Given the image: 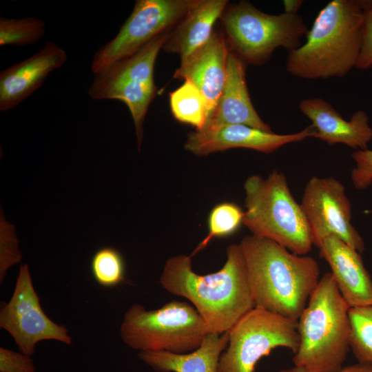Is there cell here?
Listing matches in <instances>:
<instances>
[{
    "label": "cell",
    "mask_w": 372,
    "mask_h": 372,
    "mask_svg": "<svg viewBox=\"0 0 372 372\" xmlns=\"http://www.w3.org/2000/svg\"><path fill=\"white\" fill-rule=\"evenodd\" d=\"M244 190L243 224L252 235L273 240L298 255L311 250L309 226L282 172L273 170L265 178L251 175L245 180Z\"/></svg>",
    "instance_id": "5b68a950"
},
{
    "label": "cell",
    "mask_w": 372,
    "mask_h": 372,
    "mask_svg": "<svg viewBox=\"0 0 372 372\" xmlns=\"http://www.w3.org/2000/svg\"><path fill=\"white\" fill-rule=\"evenodd\" d=\"M285 12L289 14H297V11L302 4V0H286L283 1Z\"/></svg>",
    "instance_id": "4dcf8cb0"
},
{
    "label": "cell",
    "mask_w": 372,
    "mask_h": 372,
    "mask_svg": "<svg viewBox=\"0 0 372 372\" xmlns=\"http://www.w3.org/2000/svg\"><path fill=\"white\" fill-rule=\"evenodd\" d=\"M90 271L99 285L114 287L125 280V260L121 252L114 247H103L93 254Z\"/></svg>",
    "instance_id": "cb8c5ba5"
},
{
    "label": "cell",
    "mask_w": 372,
    "mask_h": 372,
    "mask_svg": "<svg viewBox=\"0 0 372 372\" xmlns=\"http://www.w3.org/2000/svg\"><path fill=\"white\" fill-rule=\"evenodd\" d=\"M246 66L247 64L238 56L229 51L226 63V80L222 94L214 113L201 130L224 125L241 124L273 132L252 105L246 83Z\"/></svg>",
    "instance_id": "ac0fdd59"
},
{
    "label": "cell",
    "mask_w": 372,
    "mask_h": 372,
    "mask_svg": "<svg viewBox=\"0 0 372 372\" xmlns=\"http://www.w3.org/2000/svg\"><path fill=\"white\" fill-rule=\"evenodd\" d=\"M369 1H329L316 17L306 42L289 52L287 72L309 80L347 75L359 57Z\"/></svg>",
    "instance_id": "3957f363"
},
{
    "label": "cell",
    "mask_w": 372,
    "mask_h": 372,
    "mask_svg": "<svg viewBox=\"0 0 372 372\" xmlns=\"http://www.w3.org/2000/svg\"><path fill=\"white\" fill-rule=\"evenodd\" d=\"M300 111L309 118L315 130L314 137L329 145L344 144L358 149H366L372 139V127L365 112L358 110L349 121L327 101L321 98H309L300 102Z\"/></svg>",
    "instance_id": "e0dca14e"
},
{
    "label": "cell",
    "mask_w": 372,
    "mask_h": 372,
    "mask_svg": "<svg viewBox=\"0 0 372 372\" xmlns=\"http://www.w3.org/2000/svg\"><path fill=\"white\" fill-rule=\"evenodd\" d=\"M372 67V0H370L366 10L362 41L359 57L355 68L367 70Z\"/></svg>",
    "instance_id": "f1b7e54d"
},
{
    "label": "cell",
    "mask_w": 372,
    "mask_h": 372,
    "mask_svg": "<svg viewBox=\"0 0 372 372\" xmlns=\"http://www.w3.org/2000/svg\"><path fill=\"white\" fill-rule=\"evenodd\" d=\"M0 327L10 334L21 353L30 356L39 342L56 340L70 345L72 341L66 327L43 311L27 264L20 266L11 298L1 308Z\"/></svg>",
    "instance_id": "8fae6325"
},
{
    "label": "cell",
    "mask_w": 372,
    "mask_h": 372,
    "mask_svg": "<svg viewBox=\"0 0 372 372\" xmlns=\"http://www.w3.org/2000/svg\"><path fill=\"white\" fill-rule=\"evenodd\" d=\"M169 103L174 117L183 123L201 130L207 118L205 99L190 81H185L178 88L169 93Z\"/></svg>",
    "instance_id": "44dd1931"
},
{
    "label": "cell",
    "mask_w": 372,
    "mask_h": 372,
    "mask_svg": "<svg viewBox=\"0 0 372 372\" xmlns=\"http://www.w3.org/2000/svg\"><path fill=\"white\" fill-rule=\"evenodd\" d=\"M228 335L218 372H254L258 361L273 349L285 347L296 353L300 343L298 320L258 307L242 317Z\"/></svg>",
    "instance_id": "9c48e42d"
},
{
    "label": "cell",
    "mask_w": 372,
    "mask_h": 372,
    "mask_svg": "<svg viewBox=\"0 0 372 372\" xmlns=\"http://www.w3.org/2000/svg\"><path fill=\"white\" fill-rule=\"evenodd\" d=\"M315 133L311 125L289 134H277L241 124L224 125L190 132L185 148L198 156L232 148L250 149L269 154L285 145L314 137Z\"/></svg>",
    "instance_id": "4fadbf2b"
},
{
    "label": "cell",
    "mask_w": 372,
    "mask_h": 372,
    "mask_svg": "<svg viewBox=\"0 0 372 372\" xmlns=\"http://www.w3.org/2000/svg\"><path fill=\"white\" fill-rule=\"evenodd\" d=\"M199 0H137L118 34L94 54L91 70L127 59L156 37L174 27Z\"/></svg>",
    "instance_id": "30bf717a"
},
{
    "label": "cell",
    "mask_w": 372,
    "mask_h": 372,
    "mask_svg": "<svg viewBox=\"0 0 372 372\" xmlns=\"http://www.w3.org/2000/svg\"><path fill=\"white\" fill-rule=\"evenodd\" d=\"M0 372H35L30 355L0 347Z\"/></svg>",
    "instance_id": "83f0119b"
},
{
    "label": "cell",
    "mask_w": 372,
    "mask_h": 372,
    "mask_svg": "<svg viewBox=\"0 0 372 372\" xmlns=\"http://www.w3.org/2000/svg\"><path fill=\"white\" fill-rule=\"evenodd\" d=\"M229 52L226 39L214 30L204 45L180 61L174 75L176 79L192 82L201 92L207 104V120L214 113L224 87Z\"/></svg>",
    "instance_id": "9a60e30c"
},
{
    "label": "cell",
    "mask_w": 372,
    "mask_h": 372,
    "mask_svg": "<svg viewBox=\"0 0 372 372\" xmlns=\"http://www.w3.org/2000/svg\"><path fill=\"white\" fill-rule=\"evenodd\" d=\"M218 271L200 275L192 268V256L180 254L167 259L160 277L169 293L187 299L199 313L210 333L229 332L256 307L245 260L239 244H231Z\"/></svg>",
    "instance_id": "6da1fadb"
},
{
    "label": "cell",
    "mask_w": 372,
    "mask_h": 372,
    "mask_svg": "<svg viewBox=\"0 0 372 372\" xmlns=\"http://www.w3.org/2000/svg\"><path fill=\"white\" fill-rule=\"evenodd\" d=\"M209 333L194 307L178 300L154 310L133 304L125 312L119 328L122 341L133 349L174 353L193 351Z\"/></svg>",
    "instance_id": "8992f818"
},
{
    "label": "cell",
    "mask_w": 372,
    "mask_h": 372,
    "mask_svg": "<svg viewBox=\"0 0 372 372\" xmlns=\"http://www.w3.org/2000/svg\"><path fill=\"white\" fill-rule=\"evenodd\" d=\"M349 306L331 272L324 273L298 319L300 343L295 366L311 372H338L349 350Z\"/></svg>",
    "instance_id": "277c9868"
},
{
    "label": "cell",
    "mask_w": 372,
    "mask_h": 372,
    "mask_svg": "<svg viewBox=\"0 0 372 372\" xmlns=\"http://www.w3.org/2000/svg\"><path fill=\"white\" fill-rule=\"evenodd\" d=\"M45 21L36 17L0 18V45L17 47L34 44L45 34Z\"/></svg>",
    "instance_id": "603a6c76"
},
{
    "label": "cell",
    "mask_w": 372,
    "mask_h": 372,
    "mask_svg": "<svg viewBox=\"0 0 372 372\" xmlns=\"http://www.w3.org/2000/svg\"><path fill=\"white\" fill-rule=\"evenodd\" d=\"M228 4L227 0H199L170 31L162 49L185 59L209 39Z\"/></svg>",
    "instance_id": "d6986e66"
},
{
    "label": "cell",
    "mask_w": 372,
    "mask_h": 372,
    "mask_svg": "<svg viewBox=\"0 0 372 372\" xmlns=\"http://www.w3.org/2000/svg\"><path fill=\"white\" fill-rule=\"evenodd\" d=\"M351 157L355 163L351 173V182L355 189H366L372 184V150L357 149Z\"/></svg>",
    "instance_id": "484cf974"
},
{
    "label": "cell",
    "mask_w": 372,
    "mask_h": 372,
    "mask_svg": "<svg viewBox=\"0 0 372 372\" xmlns=\"http://www.w3.org/2000/svg\"><path fill=\"white\" fill-rule=\"evenodd\" d=\"M21 254L18 249V240L12 230H1L0 254V282L4 281L8 269L20 262Z\"/></svg>",
    "instance_id": "4316f807"
},
{
    "label": "cell",
    "mask_w": 372,
    "mask_h": 372,
    "mask_svg": "<svg viewBox=\"0 0 372 372\" xmlns=\"http://www.w3.org/2000/svg\"><path fill=\"white\" fill-rule=\"evenodd\" d=\"M65 51L48 41L39 52L0 73V110L8 111L42 85L49 74L67 60Z\"/></svg>",
    "instance_id": "5bb4252c"
},
{
    "label": "cell",
    "mask_w": 372,
    "mask_h": 372,
    "mask_svg": "<svg viewBox=\"0 0 372 372\" xmlns=\"http://www.w3.org/2000/svg\"><path fill=\"white\" fill-rule=\"evenodd\" d=\"M228 342V332L209 333L199 347L189 353L143 351L138 356L157 372H218L220 358Z\"/></svg>",
    "instance_id": "ffe728a7"
},
{
    "label": "cell",
    "mask_w": 372,
    "mask_h": 372,
    "mask_svg": "<svg viewBox=\"0 0 372 372\" xmlns=\"http://www.w3.org/2000/svg\"><path fill=\"white\" fill-rule=\"evenodd\" d=\"M278 372H311L304 368L295 366L294 367L282 369ZM338 372H372V365L358 363L353 365L344 366L342 370Z\"/></svg>",
    "instance_id": "f546056e"
},
{
    "label": "cell",
    "mask_w": 372,
    "mask_h": 372,
    "mask_svg": "<svg viewBox=\"0 0 372 372\" xmlns=\"http://www.w3.org/2000/svg\"><path fill=\"white\" fill-rule=\"evenodd\" d=\"M239 245L256 307L298 320L320 279L317 261L252 234Z\"/></svg>",
    "instance_id": "7a4b0ae2"
},
{
    "label": "cell",
    "mask_w": 372,
    "mask_h": 372,
    "mask_svg": "<svg viewBox=\"0 0 372 372\" xmlns=\"http://www.w3.org/2000/svg\"><path fill=\"white\" fill-rule=\"evenodd\" d=\"M169 32L156 37L132 56L94 74L88 90L93 99H118L127 105L135 126L139 151L145 116L156 93L154 81L155 61Z\"/></svg>",
    "instance_id": "ba28073f"
},
{
    "label": "cell",
    "mask_w": 372,
    "mask_h": 372,
    "mask_svg": "<svg viewBox=\"0 0 372 372\" xmlns=\"http://www.w3.org/2000/svg\"><path fill=\"white\" fill-rule=\"evenodd\" d=\"M350 347L359 363L372 365V304L352 307Z\"/></svg>",
    "instance_id": "7402d4cb"
},
{
    "label": "cell",
    "mask_w": 372,
    "mask_h": 372,
    "mask_svg": "<svg viewBox=\"0 0 372 372\" xmlns=\"http://www.w3.org/2000/svg\"><path fill=\"white\" fill-rule=\"evenodd\" d=\"M329 264L338 288L350 308L372 304V278L361 254L334 236L325 238L318 247Z\"/></svg>",
    "instance_id": "2e32d148"
},
{
    "label": "cell",
    "mask_w": 372,
    "mask_h": 372,
    "mask_svg": "<svg viewBox=\"0 0 372 372\" xmlns=\"http://www.w3.org/2000/svg\"><path fill=\"white\" fill-rule=\"evenodd\" d=\"M220 19L229 51L247 65L265 64L280 47L289 52L298 48L309 31L298 14H267L248 1L228 4Z\"/></svg>",
    "instance_id": "52a82bcc"
},
{
    "label": "cell",
    "mask_w": 372,
    "mask_h": 372,
    "mask_svg": "<svg viewBox=\"0 0 372 372\" xmlns=\"http://www.w3.org/2000/svg\"><path fill=\"white\" fill-rule=\"evenodd\" d=\"M300 205L314 246L318 247L325 238L334 236L360 254L364 252V241L351 223V204L340 180L312 176L304 187Z\"/></svg>",
    "instance_id": "7c38bea8"
},
{
    "label": "cell",
    "mask_w": 372,
    "mask_h": 372,
    "mask_svg": "<svg viewBox=\"0 0 372 372\" xmlns=\"http://www.w3.org/2000/svg\"><path fill=\"white\" fill-rule=\"evenodd\" d=\"M243 218L244 211L234 203H223L215 206L208 218L209 233L191 256L203 250L211 239L233 234L243 224Z\"/></svg>",
    "instance_id": "d4e9b609"
}]
</instances>
